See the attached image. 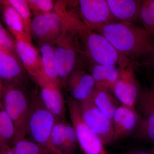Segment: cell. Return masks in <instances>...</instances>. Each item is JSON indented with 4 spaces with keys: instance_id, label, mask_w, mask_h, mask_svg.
Wrapping results in <instances>:
<instances>
[{
    "instance_id": "obj_1",
    "label": "cell",
    "mask_w": 154,
    "mask_h": 154,
    "mask_svg": "<svg viewBox=\"0 0 154 154\" xmlns=\"http://www.w3.org/2000/svg\"><path fill=\"white\" fill-rule=\"evenodd\" d=\"M105 37L121 55L131 60L148 56L154 50L153 38L146 30L133 24L117 22L94 30Z\"/></svg>"
},
{
    "instance_id": "obj_2",
    "label": "cell",
    "mask_w": 154,
    "mask_h": 154,
    "mask_svg": "<svg viewBox=\"0 0 154 154\" xmlns=\"http://www.w3.org/2000/svg\"><path fill=\"white\" fill-rule=\"evenodd\" d=\"M0 85L1 103L15 125L16 133L13 146L28 134L31 113V92L18 85Z\"/></svg>"
},
{
    "instance_id": "obj_3",
    "label": "cell",
    "mask_w": 154,
    "mask_h": 154,
    "mask_svg": "<svg viewBox=\"0 0 154 154\" xmlns=\"http://www.w3.org/2000/svg\"><path fill=\"white\" fill-rule=\"evenodd\" d=\"M64 25L63 33L53 45L58 75L63 88L74 70L89 66L78 35Z\"/></svg>"
},
{
    "instance_id": "obj_4",
    "label": "cell",
    "mask_w": 154,
    "mask_h": 154,
    "mask_svg": "<svg viewBox=\"0 0 154 154\" xmlns=\"http://www.w3.org/2000/svg\"><path fill=\"white\" fill-rule=\"evenodd\" d=\"M75 33L89 67L93 65L117 64L119 68L122 69L133 63L132 60L121 55L105 37L87 26Z\"/></svg>"
},
{
    "instance_id": "obj_5",
    "label": "cell",
    "mask_w": 154,
    "mask_h": 154,
    "mask_svg": "<svg viewBox=\"0 0 154 154\" xmlns=\"http://www.w3.org/2000/svg\"><path fill=\"white\" fill-rule=\"evenodd\" d=\"M30 99L31 113L28 134L31 140L45 149L49 154H63L51 143V134L56 118L42 104L37 88L30 93Z\"/></svg>"
},
{
    "instance_id": "obj_6",
    "label": "cell",
    "mask_w": 154,
    "mask_h": 154,
    "mask_svg": "<svg viewBox=\"0 0 154 154\" xmlns=\"http://www.w3.org/2000/svg\"><path fill=\"white\" fill-rule=\"evenodd\" d=\"M67 8L77 14L90 30L101 25L117 22L107 0L65 1Z\"/></svg>"
},
{
    "instance_id": "obj_7",
    "label": "cell",
    "mask_w": 154,
    "mask_h": 154,
    "mask_svg": "<svg viewBox=\"0 0 154 154\" xmlns=\"http://www.w3.org/2000/svg\"><path fill=\"white\" fill-rule=\"evenodd\" d=\"M64 29L62 15L55 8L53 12L33 17L30 25V36L38 45H54L62 35Z\"/></svg>"
},
{
    "instance_id": "obj_8",
    "label": "cell",
    "mask_w": 154,
    "mask_h": 154,
    "mask_svg": "<svg viewBox=\"0 0 154 154\" xmlns=\"http://www.w3.org/2000/svg\"><path fill=\"white\" fill-rule=\"evenodd\" d=\"M67 105L78 143L84 153L86 154H107L102 141L82 118L79 102L69 97L67 101Z\"/></svg>"
},
{
    "instance_id": "obj_9",
    "label": "cell",
    "mask_w": 154,
    "mask_h": 154,
    "mask_svg": "<svg viewBox=\"0 0 154 154\" xmlns=\"http://www.w3.org/2000/svg\"><path fill=\"white\" fill-rule=\"evenodd\" d=\"M32 80L37 86L38 96L45 107L56 118L64 120L66 107L62 83L43 76Z\"/></svg>"
},
{
    "instance_id": "obj_10",
    "label": "cell",
    "mask_w": 154,
    "mask_h": 154,
    "mask_svg": "<svg viewBox=\"0 0 154 154\" xmlns=\"http://www.w3.org/2000/svg\"><path fill=\"white\" fill-rule=\"evenodd\" d=\"M78 102L83 120L101 140L104 145L114 141L112 119L102 113L91 99Z\"/></svg>"
},
{
    "instance_id": "obj_11",
    "label": "cell",
    "mask_w": 154,
    "mask_h": 154,
    "mask_svg": "<svg viewBox=\"0 0 154 154\" xmlns=\"http://www.w3.org/2000/svg\"><path fill=\"white\" fill-rule=\"evenodd\" d=\"M119 69V77L112 91L122 105L136 110V105L141 90L135 75L133 64Z\"/></svg>"
},
{
    "instance_id": "obj_12",
    "label": "cell",
    "mask_w": 154,
    "mask_h": 154,
    "mask_svg": "<svg viewBox=\"0 0 154 154\" xmlns=\"http://www.w3.org/2000/svg\"><path fill=\"white\" fill-rule=\"evenodd\" d=\"M28 75L17 54L0 50L1 85H18L28 90Z\"/></svg>"
},
{
    "instance_id": "obj_13",
    "label": "cell",
    "mask_w": 154,
    "mask_h": 154,
    "mask_svg": "<svg viewBox=\"0 0 154 154\" xmlns=\"http://www.w3.org/2000/svg\"><path fill=\"white\" fill-rule=\"evenodd\" d=\"M65 88L69 91L70 98L82 102L91 99L97 85L91 74L83 69H78L68 77Z\"/></svg>"
},
{
    "instance_id": "obj_14",
    "label": "cell",
    "mask_w": 154,
    "mask_h": 154,
    "mask_svg": "<svg viewBox=\"0 0 154 154\" xmlns=\"http://www.w3.org/2000/svg\"><path fill=\"white\" fill-rule=\"evenodd\" d=\"M16 52L31 80L42 75L41 56L31 42V39L26 37H15Z\"/></svg>"
},
{
    "instance_id": "obj_15",
    "label": "cell",
    "mask_w": 154,
    "mask_h": 154,
    "mask_svg": "<svg viewBox=\"0 0 154 154\" xmlns=\"http://www.w3.org/2000/svg\"><path fill=\"white\" fill-rule=\"evenodd\" d=\"M112 120L115 141L128 136L135 130L139 117L136 110L122 105L117 107Z\"/></svg>"
},
{
    "instance_id": "obj_16",
    "label": "cell",
    "mask_w": 154,
    "mask_h": 154,
    "mask_svg": "<svg viewBox=\"0 0 154 154\" xmlns=\"http://www.w3.org/2000/svg\"><path fill=\"white\" fill-rule=\"evenodd\" d=\"M110 11L117 22L134 25L140 19L142 1L107 0Z\"/></svg>"
},
{
    "instance_id": "obj_17",
    "label": "cell",
    "mask_w": 154,
    "mask_h": 154,
    "mask_svg": "<svg viewBox=\"0 0 154 154\" xmlns=\"http://www.w3.org/2000/svg\"><path fill=\"white\" fill-rule=\"evenodd\" d=\"M97 87L112 91L119 77L120 70L114 65H93L89 67Z\"/></svg>"
},
{
    "instance_id": "obj_18",
    "label": "cell",
    "mask_w": 154,
    "mask_h": 154,
    "mask_svg": "<svg viewBox=\"0 0 154 154\" xmlns=\"http://www.w3.org/2000/svg\"><path fill=\"white\" fill-rule=\"evenodd\" d=\"M1 2L3 5V22L11 34L14 37H26L32 39L26 32L24 22L19 13L5 1Z\"/></svg>"
},
{
    "instance_id": "obj_19",
    "label": "cell",
    "mask_w": 154,
    "mask_h": 154,
    "mask_svg": "<svg viewBox=\"0 0 154 154\" xmlns=\"http://www.w3.org/2000/svg\"><path fill=\"white\" fill-rule=\"evenodd\" d=\"M91 99L102 113L112 119L119 106L108 89L97 87Z\"/></svg>"
},
{
    "instance_id": "obj_20",
    "label": "cell",
    "mask_w": 154,
    "mask_h": 154,
    "mask_svg": "<svg viewBox=\"0 0 154 154\" xmlns=\"http://www.w3.org/2000/svg\"><path fill=\"white\" fill-rule=\"evenodd\" d=\"M39 46L42 63V76L49 79L60 82L57 69L53 45L43 44L39 45Z\"/></svg>"
},
{
    "instance_id": "obj_21",
    "label": "cell",
    "mask_w": 154,
    "mask_h": 154,
    "mask_svg": "<svg viewBox=\"0 0 154 154\" xmlns=\"http://www.w3.org/2000/svg\"><path fill=\"white\" fill-rule=\"evenodd\" d=\"M16 133L14 122L6 112L2 104L0 105V145L12 146Z\"/></svg>"
},
{
    "instance_id": "obj_22",
    "label": "cell",
    "mask_w": 154,
    "mask_h": 154,
    "mask_svg": "<svg viewBox=\"0 0 154 154\" xmlns=\"http://www.w3.org/2000/svg\"><path fill=\"white\" fill-rule=\"evenodd\" d=\"M140 20L145 30L154 38V0L142 1Z\"/></svg>"
},
{
    "instance_id": "obj_23",
    "label": "cell",
    "mask_w": 154,
    "mask_h": 154,
    "mask_svg": "<svg viewBox=\"0 0 154 154\" xmlns=\"http://www.w3.org/2000/svg\"><path fill=\"white\" fill-rule=\"evenodd\" d=\"M135 130L139 138L154 142V113L145 115L140 119Z\"/></svg>"
},
{
    "instance_id": "obj_24",
    "label": "cell",
    "mask_w": 154,
    "mask_h": 154,
    "mask_svg": "<svg viewBox=\"0 0 154 154\" xmlns=\"http://www.w3.org/2000/svg\"><path fill=\"white\" fill-rule=\"evenodd\" d=\"M4 1L13 7L19 13L24 22L26 32L30 36V27L32 19V13L27 0H7Z\"/></svg>"
},
{
    "instance_id": "obj_25",
    "label": "cell",
    "mask_w": 154,
    "mask_h": 154,
    "mask_svg": "<svg viewBox=\"0 0 154 154\" xmlns=\"http://www.w3.org/2000/svg\"><path fill=\"white\" fill-rule=\"evenodd\" d=\"M137 105L145 116L154 113V88L141 90Z\"/></svg>"
},
{
    "instance_id": "obj_26",
    "label": "cell",
    "mask_w": 154,
    "mask_h": 154,
    "mask_svg": "<svg viewBox=\"0 0 154 154\" xmlns=\"http://www.w3.org/2000/svg\"><path fill=\"white\" fill-rule=\"evenodd\" d=\"M12 147L16 154H49L41 146L26 138L17 142Z\"/></svg>"
},
{
    "instance_id": "obj_27",
    "label": "cell",
    "mask_w": 154,
    "mask_h": 154,
    "mask_svg": "<svg viewBox=\"0 0 154 154\" xmlns=\"http://www.w3.org/2000/svg\"><path fill=\"white\" fill-rule=\"evenodd\" d=\"M65 121L56 119L51 134V140L53 145L63 154H65Z\"/></svg>"
},
{
    "instance_id": "obj_28",
    "label": "cell",
    "mask_w": 154,
    "mask_h": 154,
    "mask_svg": "<svg viewBox=\"0 0 154 154\" xmlns=\"http://www.w3.org/2000/svg\"><path fill=\"white\" fill-rule=\"evenodd\" d=\"M65 154H73L78 143L76 134L72 124L65 121Z\"/></svg>"
},
{
    "instance_id": "obj_29",
    "label": "cell",
    "mask_w": 154,
    "mask_h": 154,
    "mask_svg": "<svg viewBox=\"0 0 154 154\" xmlns=\"http://www.w3.org/2000/svg\"><path fill=\"white\" fill-rule=\"evenodd\" d=\"M31 13L34 16L47 14L55 10L56 2L51 0H27Z\"/></svg>"
},
{
    "instance_id": "obj_30",
    "label": "cell",
    "mask_w": 154,
    "mask_h": 154,
    "mask_svg": "<svg viewBox=\"0 0 154 154\" xmlns=\"http://www.w3.org/2000/svg\"><path fill=\"white\" fill-rule=\"evenodd\" d=\"M16 41L14 36L0 24V50L16 53Z\"/></svg>"
},
{
    "instance_id": "obj_31",
    "label": "cell",
    "mask_w": 154,
    "mask_h": 154,
    "mask_svg": "<svg viewBox=\"0 0 154 154\" xmlns=\"http://www.w3.org/2000/svg\"><path fill=\"white\" fill-rule=\"evenodd\" d=\"M0 154H16L11 146L8 145H0Z\"/></svg>"
},
{
    "instance_id": "obj_32",
    "label": "cell",
    "mask_w": 154,
    "mask_h": 154,
    "mask_svg": "<svg viewBox=\"0 0 154 154\" xmlns=\"http://www.w3.org/2000/svg\"><path fill=\"white\" fill-rule=\"evenodd\" d=\"M145 64L154 68V50L148 56Z\"/></svg>"
},
{
    "instance_id": "obj_33",
    "label": "cell",
    "mask_w": 154,
    "mask_h": 154,
    "mask_svg": "<svg viewBox=\"0 0 154 154\" xmlns=\"http://www.w3.org/2000/svg\"><path fill=\"white\" fill-rule=\"evenodd\" d=\"M126 154H152L151 152L141 149H134L128 152Z\"/></svg>"
},
{
    "instance_id": "obj_34",
    "label": "cell",
    "mask_w": 154,
    "mask_h": 154,
    "mask_svg": "<svg viewBox=\"0 0 154 154\" xmlns=\"http://www.w3.org/2000/svg\"><path fill=\"white\" fill-rule=\"evenodd\" d=\"M151 152L152 154H154V150L152 149L151 151Z\"/></svg>"
},
{
    "instance_id": "obj_35",
    "label": "cell",
    "mask_w": 154,
    "mask_h": 154,
    "mask_svg": "<svg viewBox=\"0 0 154 154\" xmlns=\"http://www.w3.org/2000/svg\"><path fill=\"white\" fill-rule=\"evenodd\" d=\"M152 149L154 150V147H153V149Z\"/></svg>"
},
{
    "instance_id": "obj_36",
    "label": "cell",
    "mask_w": 154,
    "mask_h": 154,
    "mask_svg": "<svg viewBox=\"0 0 154 154\" xmlns=\"http://www.w3.org/2000/svg\"></svg>"
},
{
    "instance_id": "obj_37",
    "label": "cell",
    "mask_w": 154,
    "mask_h": 154,
    "mask_svg": "<svg viewBox=\"0 0 154 154\" xmlns=\"http://www.w3.org/2000/svg\"><path fill=\"white\" fill-rule=\"evenodd\" d=\"M84 154H86L84 153Z\"/></svg>"
}]
</instances>
